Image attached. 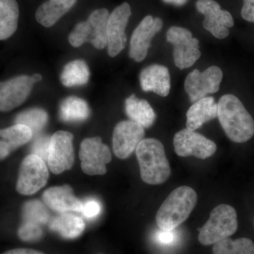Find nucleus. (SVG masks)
Returning <instances> with one entry per match:
<instances>
[{
    "instance_id": "f257e3e1",
    "label": "nucleus",
    "mask_w": 254,
    "mask_h": 254,
    "mask_svg": "<svg viewBox=\"0 0 254 254\" xmlns=\"http://www.w3.org/2000/svg\"><path fill=\"white\" fill-rule=\"evenodd\" d=\"M218 118L225 134L235 143H245L254 135V120L235 95H224L218 103Z\"/></svg>"
},
{
    "instance_id": "f03ea898",
    "label": "nucleus",
    "mask_w": 254,
    "mask_h": 254,
    "mask_svg": "<svg viewBox=\"0 0 254 254\" xmlns=\"http://www.w3.org/2000/svg\"><path fill=\"white\" fill-rule=\"evenodd\" d=\"M142 180L148 185H161L168 180L171 168L163 143L155 138H145L136 149Z\"/></svg>"
},
{
    "instance_id": "7ed1b4c3",
    "label": "nucleus",
    "mask_w": 254,
    "mask_h": 254,
    "mask_svg": "<svg viewBox=\"0 0 254 254\" xmlns=\"http://www.w3.org/2000/svg\"><path fill=\"white\" fill-rule=\"evenodd\" d=\"M197 202V194L190 187L175 189L168 195L156 214V223L164 230H175L193 211Z\"/></svg>"
},
{
    "instance_id": "20e7f679",
    "label": "nucleus",
    "mask_w": 254,
    "mask_h": 254,
    "mask_svg": "<svg viewBox=\"0 0 254 254\" xmlns=\"http://www.w3.org/2000/svg\"><path fill=\"white\" fill-rule=\"evenodd\" d=\"M238 227L236 210L227 204H220L212 210L208 221L199 230L198 241L201 245H215L229 238Z\"/></svg>"
},
{
    "instance_id": "39448f33",
    "label": "nucleus",
    "mask_w": 254,
    "mask_h": 254,
    "mask_svg": "<svg viewBox=\"0 0 254 254\" xmlns=\"http://www.w3.org/2000/svg\"><path fill=\"white\" fill-rule=\"evenodd\" d=\"M166 38L174 47V62L180 69L193 66L201 56L199 41L187 28L172 26L167 32Z\"/></svg>"
},
{
    "instance_id": "423d86ee",
    "label": "nucleus",
    "mask_w": 254,
    "mask_h": 254,
    "mask_svg": "<svg viewBox=\"0 0 254 254\" xmlns=\"http://www.w3.org/2000/svg\"><path fill=\"white\" fill-rule=\"evenodd\" d=\"M49 178V172L46 162L34 154L23 159L20 165L16 190L20 194H34L46 186Z\"/></svg>"
},
{
    "instance_id": "0eeeda50",
    "label": "nucleus",
    "mask_w": 254,
    "mask_h": 254,
    "mask_svg": "<svg viewBox=\"0 0 254 254\" xmlns=\"http://www.w3.org/2000/svg\"><path fill=\"white\" fill-rule=\"evenodd\" d=\"M79 157L83 173L91 176L105 175L107 173L106 165L112 160L109 147L102 142L100 137L83 140Z\"/></svg>"
},
{
    "instance_id": "6e6552de",
    "label": "nucleus",
    "mask_w": 254,
    "mask_h": 254,
    "mask_svg": "<svg viewBox=\"0 0 254 254\" xmlns=\"http://www.w3.org/2000/svg\"><path fill=\"white\" fill-rule=\"evenodd\" d=\"M223 77L221 68L217 66L207 68L200 72L194 69L189 73L185 81V89L190 101L195 103L207 95L213 94L220 89Z\"/></svg>"
},
{
    "instance_id": "1a4fd4ad",
    "label": "nucleus",
    "mask_w": 254,
    "mask_h": 254,
    "mask_svg": "<svg viewBox=\"0 0 254 254\" xmlns=\"http://www.w3.org/2000/svg\"><path fill=\"white\" fill-rule=\"evenodd\" d=\"M173 143L175 152L180 157L194 156L205 160L215 154L217 150L213 141L187 128L177 132Z\"/></svg>"
},
{
    "instance_id": "9d476101",
    "label": "nucleus",
    "mask_w": 254,
    "mask_h": 254,
    "mask_svg": "<svg viewBox=\"0 0 254 254\" xmlns=\"http://www.w3.org/2000/svg\"><path fill=\"white\" fill-rule=\"evenodd\" d=\"M195 7L204 16L203 26L218 39H224L230 34L229 28L235 24L232 14L220 7L214 0H198Z\"/></svg>"
},
{
    "instance_id": "9b49d317",
    "label": "nucleus",
    "mask_w": 254,
    "mask_h": 254,
    "mask_svg": "<svg viewBox=\"0 0 254 254\" xmlns=\"http://www.w3.org/2000/svg\"><path fill=\"white\" fill-rule=\"evenodd\" d=\"M72 133L58 131L50 138L48 164L52 173L59 175L72 168L74 162Z\"/></svg>"
},
{
    "instance_id": "f8f14e48",
    "label": "nucleus",
    "mask_w": 254,
    "mask_h": 254,
    "mask_svg": "<svg viewBox=\"0 0 254 254\" xmlns=\"http://www.w3.org/2000/svg\"><path fill=\"white\" fill-rule=\"evenodd\" d=\"M131 15V6L127 2L115 8L110 14L107 25V46L112 58L120 54L126 46L125 30Z\"/></svg>"
},
{
    "instance_id": "ddd939ff",
    "label": "nucleus",
    "mask_w": 254,
    "mask_h": 254,
    "mask_svg": "<svg viewBox=\"0 0 254 254\" xmlns=\"http://www.w3.org/2000/svg\"><path fill=\"white\" fill-rule=\"evenodd\" d=\"M145 130L143 127L131 120L118 123L113 131V148L118 158H128L136 149L142 140L144 139Z\"/></svg>"
},
{
    "instance_id": "4468645a",
    "label": "nucleus",
    "mask_w": 254,
    "mask_h": 254,
    "mask_svg": "<svg viewBox=\"0 0 254 254\" xmlns=\"http://www.w3.org/2000/svg\"><path fill=\"white\" fill-rule=\"evenodd\" d=\"M163 26V20L148 15L132 33L128 55L134 61H143L148 55L151 41Z\"/></svg>"
},
{
    "instance_id": "2eb2a0df",
    "label": "nucleus",
    "mask_w": 254,
    "mask_h": 254,
    "mask_svg": "<svg viewBox=\"0 0 254 254\" xmlns=\"http://www.w3.org/2000/svg\"><path fill=\"white\" fill-rule=\"evenodd\" d=\"M36 82L33 76L21 75L0 82V111L9 112L23 104Z\"/></svg>"
},
{
    "instance_id": "dca6fc26",
    "label": "nucleus",
    "mask_w": 254,
    "mask_h": 254,
    "mask_svg": "<svg viewBox=\"0 0 254 254\" xmlns=\"http://www.w3.org/2000/svg\"><path fill=\"white\" fill-rule=\"evenodd\" d=\"M140 84L145 92H153L162 97L168 96L171 88L168 68L158 64L149 65L142 70Z\"/></svg>"
},
{
    "instance_id": "f3484780",
    "label": "nucleus",
    "mask_w": 254,
    "mask_h": 254,
    "mask_svg": "<svg viewBox=\"0 0 254 254\" xmlns=\"http://www.w3.org/2000/svg\"><path fill=\"white\" fill-rule=\"evenodd\" d=\"M43 200L47 206L58 213L81 212L83 203L74 194L68 185L48 189L43 193Z\"/></svg>"
},
{
    "instance_id": "a211bd4d",
    "label": "nucleus",
    "mask_w": 254,
    "mask_h": 254,
    "mask_svg": "<svg viewBox=\"0 0 254 254\" xmlns=\"http://www.w3.org/2000/svg\"><path fill=\"white\" fill-rule=\"evenodd\" d=\"M218 118V103L208 96L193 103L187 113V128L195 131L205 123Z\"/></svg>"
},
{
    "instance_id": "6ab92c4d",
    "label": "nucleus",
    "mask_w": 254,
    "mask_h": 254,
    "mask_svg": "<svg viewBox=\"0 0 254 254\" xmlns=\"http://www.w3.org/2000/svg\"><path fill=\"white\" fill-rule=\"evenodd\" d=\"M76 1L77 0H49L37 9L36 21L45 27H51L74 6Z\"/></svg>"
},
{
    "instance_id": "aec40b11",
    "label": "nucleus",
    "mask_w": 254,
    "mask_h": 254,
    "mask_svg": "<svg viewBox=\"0 0 254 254\" xmlns=\"http://www.w3.org/2000/svg\"><path fill=\"white\" fill-rule=\"evenodd\" d=\"M125 111L131 121L138 124L144 128L153 126L156 114L147 100L139 99L132 95L125 100Z\"/></svg>"
},
{
    "instance_id": "412c9836",
    "label": "nucleus",
    "mask_w": 254,
    "mask_h": 254,
    "mask_svg": "<svg viewBox=\"0 0 254 254\" xmlns=\"http://www.w3.org/2000/svg\"><path fill=\"white\" fill-rule=\"evenodd\" d=\"M50 229L65 239H75L83 233L85 223L80 216L68 213H62L50 221Z\"/></svg>"
},
{
    "instance_id": "4be33fe9",
    "label": "nucleus",
    "mask_w": 254,
    "mask_h": 254,
    "mask_svg": "<svg viewBox=\"0 0 254 254\" xmlns=\"http://www.w3.org/2000/svg\"><path fill=\"white\" fill-rule=\"evenodd\" d=\"M19 8L16 0H0V41L7 39L17 29Z\"/></svg>"
},
{
    "instance_id": "5701e85b",
    "label": "nucleus",
    "mask_w": 254,
    "mask_h": 254,
    "mask_svg": "<svg viewBox=\"0 0 254 254\" xmlns=\"http://www.w3.org/2000/svg\"><path fill=\"white\" fill-rule=\"evenodd\" d=\"M90 113L88 103L78 97H68L60 105V118L66 123L84 121L88 118Z\"/></svg>"
},
{
    "instance_id": "b1692460",
    "label": "nucleus",
    "mask_w": 254,
    "mask_h": 254,
    "mask_svg": "<svg viewBox=\"0 0 254 254\" xmlns=\"http://www.w3.org/2000/svg\"><path fill=\"white\" fill-rule=\"evenodd\" d=\"M109 16V11L108 9H96L91 13L87 20L91 24L92 28L90 42L97 49H103L108 44L107 25Z\"/></svg>"
},
{
    "instance_id": "393cba45",
    "label": "nucleus",
    "mask_w": 254,
    "mask_h": 254,
    "mask_svg": "<svg viewBox=\"0 0 254 254\" xmlns=\"http://www.w3.org/2000/svg\"><path fill=\"white\" fill-rule=\"evenodd\" d=\"M90 78L88 65L83 60L70 62L64 67L61 81L66 87L79 86L86 84Z\"/></svg>"
},
{
    "instance_id": "a878e982",
    "label": "nucleus",
    "mask_w": 254,
    "mask_h": 254,
    "mask_svg": "<svg viewBox=\"0 0 254 254\" xmlns=\"http://www.w3.org/2000/svg\"><path fill=\"white\" fill-rule=\"evenodd\" d=\"M213 254H254V243L250 239L227 238L213 246Z\"/></svg>"
},
{
    "instance_id": "bb28decb",
    "label": "nucleus",
    "mask_w": 254,
    "mask_h": 254,
    "mask_svg": "<svg viewBox=\"0 0 254 254\" xmlns=\"http://www.w3.org/2000/svg\"><path fill=\"white\" fill-rule=\"evenodd\" d=\"M33 136V132L26 125L16 124L13 126L0 129V137L8 142L13 150L26 144Z\"/></svg>"
},
{
    "instance_id": "cd10ccee",
    "label": "nucleus",
    "mask_w": 254,
    "mask_h": 254,
    "mask_svg": "<svg viewBox=\"0 0 254 254\" xmlns=\"http://www.w3.org/2000/svg\"><path fill=\"white\" fill-rule=\"evenodd\" d=\"M48 113L41 108H32L16 116L15 123L26 125L33 132V134L41 131L48 123Z\"/></svg>"
},
{
    "instance_id": "c85d7f7f",
    "label": "nucleus",
    "mask_w": 254,
    "mask_h": 254,
    "mask_svg": "<svg viewBox=\"0 0 254 254\" xmlns=\"http://www.w3.org/2000/svg\"><path fill=\"white\" fill-rule=\"evenodd\" d=\"M22 219L23 221L34 222L41 225L50 221V215L43 203L39 200H32L23 205Z\"/></svg>"
},
{
    "instance_id": "c756f323",
    "label": "nucleus",
    "mask_w": 254,
    "mask_h": 254,
    "mask_svg": "<svg viewBox=\"0 0 254 254\" xmlns=\"http://www.w3.org/2000/svg\"><path fill=\"white\" fill-rule=\"evenodd\" d=\"M92 28L88 21L78 23L68 36L70 44L74 48H78L90 41L91 38Z\"/></svg>"
},
{
    "instance_id": "7c9ffc66",
    "label": "nucleus",
    "mask_w": 254,
    "mask_h": 254,
    "mask_svg": "<svg viewBox=\"0 0 254 254\" xmlns=\"http://www.w3.org/2000/svg\"><path fill=\"white\" fill-rule=\"evenodd\" d=\"M43 235L41 225L34 222L23 221L18 230V236L23 242H37Z\"/></svg>"
},
{
    "instance_id": "2f4dec72",
    "label": "nucleus",
    "mask_w": 254,
    "mask_h": 254,
    "mask_svg": "<svg viewBox=\"0 0 254 254\" xmlns=\"http://www.w3.org/2000/svg\"><path fill=\"white\" fill-rule=\"evenodd\" d=\"M50 138L51 137L43 136L38 137L32 145V154L37 155L45 162H48L49 154Z\"/></svg>"
},
{
    "instance_id": "473e14b6",
    "label": "nucleus",
    "mask_w": 254,
    "mask_h": 254,
    "mask_svg": "<svg viewBox=\"0 0 254 254\" xmlns=\"http://www.w3.org/2000/svg\"><path fill=\"white\" fill-rule=\"evenodd\" d=\"M175 230H164L160 229L155 235V240L157 243L163 246L175 245L178 240V235Z\"/></svg>"
},
{
    "instance_id": "72a5a7b5",
    "label": "nucleus",
    "mask_w": 254,
    "mask_h": 254,
    "mask_svg": "<svg viewBox=\"0 0 254 254\" xmlns=\"http://www.w3.org/2000/svg\"><path fill=\"white\" fill-rule=\"evenodd\" d=\"M101 212V205L96 200H88L86 203H83V208L81 213L86 218L93 219L96 218Z\"/></svg>"
},
{
    "instance_id": "f704fd0d",
    "label": "nucleus",
    "mask_w": 254,
    "mask_h": 254,
    "mask_svg": "<svg viewBox=\"0 0 254 254\" xmlns=\"http://www.w3.org/2000/svg\"><path fill=\"white\" fill-rule=\"evenodd\" d=\"M241 15L242 18L249 22L254 23V0H243Z\"/></svg>"
},
{
    "instance_id": "c9c22d12",
    "label": "nucleus",
    "mask_w": 254,
    "mask_h": 254,
    "mask_svg": "<svg viewBox=\"0 0 254 254\" xmlns=\"http://www.w3.org/2000/svg\"><path fill=\"white\" fill-rule=\"evenodd\" d=\"M13 150H14L8 142L4 140H0V161L7 158Z\"/></svg>"
},
{
    "instance_id": "e433bc0d",
    "label": "nucleus",
    "mask_w": 254,
    "mask_h": 254,
    "mask_svg": "<svg viewBox=\"0 0 254 254\" xmlns=\"http://www.w3.org/2000/svg\"><path fill=\"white\" fill-rule=\"evenodd\" d=\"M2 254H45L38 251L31 250V249H15L7 251Z\"/></svg>"
},
{
    "instance_id": "4c0bfd02",
    "label": "nucleus",
    "mask_w": 254,
    "mask_h": 254,
    "mask_svg": "<svg viewBox=\"0 0 254 254\" xmlns=\"http://www.w3.org/2000/svg\"><path fill=\"white\" fill-rule=\"evenodd\" d=\"M166 4H173L174 6H182L187 4L188 0H163Z\"/></svg>"
}]
</instances>
